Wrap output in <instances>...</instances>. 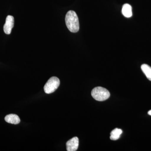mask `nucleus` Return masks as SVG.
<instances>
[{
  "label": "nucleus",
  "instance_id": "1",
  "mask_svg": "<svg viewBox=\"0 0 151 151\" xmlns=\"http://www.w3.org/2000/svg\"><path fill=\"white\" fill-rule=\"evenodd\" d=\"M65 24L71 32H78L79 29V21L77 14L73 11H69L66 14L65 17Z\"/></svg>",
  "mask_w": 151,
  "mask_h": 151
},
{
  "label": "nucleus",
  "instance_id": "2",
  "mask_svg": "<svg viewBox=\"0 0 151 151\" xmlns=\"http://www.w3.org/2000/svg\"><path fill=\"white\" fill-rule=\"evenodd\" d=\"M92 97L98 101H103L107 100L110 97V93L108 90L103 87L98 86L92 89Z\"/></svg>",
  "mask_w": 151,
  "mask_h": 151
},
{
  "label": "nucleus",
  "instance_id": "3",
  "mask_svg": "<svg viewBox=\"0 0 151 151\" xmlns=\"http://www.w3.org/2000/svg\"><path fill=\"white\" fill-rule=\"evenodd\" d=\"M60 81L59 78L55 76L52 77L46 82L44 87L45 92L47 94L54 92L59 87Z\"/></svg>",
  "mask_w": 151,
  "mask_h": 151
},
{
  "label": "nucleus",
  "instance_id": "4",
  "mask_svg": "<svg viewBox=\"0 0 151 151\" xmlns=\"http://www.w3.org/2000/svg\"><path fill=\"white\" fill-rule=\"evenodd\" d=\"M14 26V18L11 15L7 17L6 23L4 26V30L6 34H10Z\"/></svg>",
  "mask_w": 151,
  "mask_h": 151
},
{
  "label": "nucleus",
  "instance_id": "5",
  "mask_svg": "<svg viewBox=\"0 0 151 151\" xmlns=\"http://www.w3.org/2000/svg\"><path fill=\"white\" fill-rule=\"evenodd\" d=\"M79 140L77 137H74L66 142V150L68 151H75L78 149Z\"/></svg>",
  "mask_w": 151,
  "mask_h": 151
},
{
  "label": "nucleus",
  "instance_id": "6",
  "mask_svg": "<svg viewBox=\"0 0 151 151\" xmlns=\"http://www.w3.org/2000/svg\"><path fill=\"white\" fill-rule=\"evenodd\" d=\"M6 122L9 124H17L20 122V119L17 115L11 114L7 115L5 118Z\"/></svg>",
  "mask_w": 151,
  "mask_h": 151
},
{
  "label": "nucleus",
  "instance_id": "7",
  "mask_svg": "<svg viewBox=\"0 0 151 151\" xmlns=\"http://www.w3.org/2000/svg\"><path fill=\"white\" fill-rule=\"evenodd\" d=\"M122 13L124 17L127 18H130L132 17V7L130 4H126L123 6L122 9Z\"/></svg>",
  "mask_w": 151,
  "mask_h": 151
},
{
  "label": "nucleus",
  "instance_id": "8",
  "mask_svg": "<svg viewBox=\"0 0 151 151\" xmlns=\"http://www.w3.org/2000/svg\"><path fill=\"white\" fill-rule=\"evenodd\" d=\"M123 131L121 129H114L111 133V137L110 139L112 140H117L119 139L121 137V135L122 134Z\"/></svg>",
  "mask_w": 151,
  "mask_h": 151
},
{
  "label": "nucleus",
  "instance_id": "9",
  "mask_svg": "<svg viewBox=\"0 0 151 151\" xmlns=\"http://www.w3.org/2000/svg\"><path fill=\"white\" fill-rule=\"evenodd\" d=\"M141 69L146 75V77L151 81V67L147 64H142L141 66Z\"/></svg>",
  "mask_w": 151,
  "mask_h": 151
},
{
  "label": "nucleus",
  "instance_id": "10",
  "mask_svg": "<svg viewBox=\"0 0 151 151\" xmlns=\"http://www.w3.org/2000/svg\"><path fill=\"white\" fill-rule=\"evenodd\" d=\"M148 114L149 115H150V116H151V110L148 111Z\"/></svg>",
  "mask_w": 151,
  "mask_h": 151
}]
</instances>
